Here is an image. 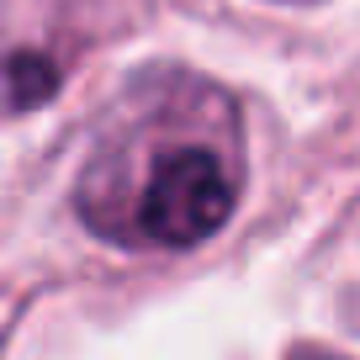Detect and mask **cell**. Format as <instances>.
I'll list each match as a JSON object with an SVG mask.
<instances>
[{
  "mask_svg": "<svg viewBox=\"0 0 360 360\" xmlns=\"http://www.w3.org/2000/svg\"><path fill=\"white\" fill-rule=\"evenodd\" d=\"M233 217V175L202 143L169 148L143 180L138 233L165 249H191Z\"/></svg>",
  "mask_w": 360,
  "mask_h": 360,
  "instance_id": "cell-1",
  "label": "cell"
},
{
  "mask_svg": "<svg viewBox=\"0 0 360 360\" xmlns=\"http://www.w3.org/2000/svg\"><path fill=\"white\" fill-rule=\"evenodd\" d=\"M53 90H58L53 58L32 53V48L0 58V112H32V106H43Z\"/></svg>",
  "mask_w": 360,
  "mask_h": 360,
  "instance_id": "cell-2",
  "label": "cell"
}]
</instances>
